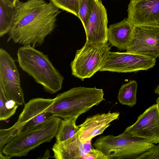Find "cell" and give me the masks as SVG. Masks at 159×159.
Returning <instances> with one entry per match:
<instances>
[{"instance_id":"27","label":"cell","mask_w":159,"mask_h":159,"mask_svg":"<svg viewBox=\"0 0 159 159\" xmlns=\"http://www.w3.org/2000/svg\"><path fill=\"white\" fill-rule=\"evenodd\" d=\"M2 151H0V159H8L11 158L10 157L7 156L6 155H5V156H4L2 154Z\"/></svg>"},{"instance_id":"9","label":"cell","mask_w":159,"mask_h":159,"mask_svg":"<svg viewBox=\"0 0 159 159\" xmlns=\"http://www.w3.org/2000/svg\"><path fill=\"white\" fill-rule=\"evenodd\" d=\"M20 83V74L14 60L6 50L0 48V88L8 99L22 105L25 99Z\"/></svg>"},{"instance_id":"7","label":"cell","mask_w":159,"mask_h":159,"mask_svg":"<svg viewBox=\"0 0 159 159\" xmlns=\"http://www.w3.org/2000/svg\"><path fill=\"white\" fill-rule=\"evenodd\" d=\"M111 46L109 43L99 44L86 42L82 48L76 51L70 63L72 75L82 81L92 77L99 70Z\"/></svg>"},{"instance_id":"29","label":"cell","mask_w":159,"mask_h":159,"mask_svg":"<svg viewBox=\"0 0 159 159\" xmlns=\"http://www.w3.org/2000/svg\"><path fill=\"white\" fill-rule=\"evenodd\" d=\"M156 103L157 104L159 108V97L157 98Z\"/></svg>"},{"instance_id":"25","label":"cell","mask_w":159,"mask_h":159,"mask_svg":"<svg viewBox=\"0 0 159 159\" xmlns=\"http://www.w3.org/2000/svg\"><path fill=\"white\" fill-rule=\"evenodd\" d=\"M7 6L11 7H15L16 2L18 0H0Z\"/></svg>"},{"instance_id":"20","label":"cell","mask_w":159,"mask_h":159,"mask_svg":"<svg viewBox=\"0 0 159 159\" xmlns=\"http://www.w3.org/2000/svg\"><path fill=\"white\" fill-rule=\"evenodd\" d=\"M19 105L12 100L8 99L0 88V120L8 119L16 112Z\"/></svg>"},{"instance_id":"13","label":"cell","mask_w":159,"mask_h":159,"mask_svg":"<svg viewBox=\"0 0 159 159\" xmlns=\"http://www.w3.org/2000/svg\"><path fill=\"white\" fill-rule=\"evenodd\" d=\"M108 20L106 10L101 1L94 0L93 7L88 23L84 28L86 42L105 44L108 42Z\"/></svg>"},{"instance_id":"28","label":"cell","mask_w":159,"mask_h":159,"mask_svg":"<svg viewBox=\"0 0 159 159\" xmlns=\"http://www.w3.org/2000/svg\"><path fill=\"white\" fill-rule=\"evenodd\" d=\"M154 92L155 93L159 95V84L155 89Z\"/></svg>"},{"instance_id":"30","label":"cell","mask_w":159,"mask_h":159,"mask_svg":"<svg viewBox=\"0 0 159 159\" xmlns=\"http://www.w3.org/2000/svg\"><path fill=\"white\" fill-rule=\"evenodd\" d=\"M130 1H133V0H130Z\"/></svg>"},{"instance_id":"4","label":"cell","mask_w":159,"mask_h":159,"mask_svg":"<svg viewBox=\"0 0 159 159\" xmlns=\"http://www.w3.org/2000/svg\"><path fill=\"white\" fill-rule=\"evenodd\" d=\"M62 119L54 116L48 120L22 133L8 142L1 150L10 157L27 156L29 152L55 137Z\"/></svg>"},{"instance_id":"6","label":"cell","mask_w":159,"mask_h":159,"mask_svg":"<svg viewBox=\"0 0 159 159\" xmlns=\"http://www.w3.org/2000/svg\"><path fill=\"white\" fill-rule=\"evenodd\" d=\"M53 100V99L37 98L25 104L16 123L8 129H0V150L18 135L54 116L52 113L46 111Z\"/></svg>"},{"instance_id":"31","label":"cell","mask_w":159,"mask_h":159,"mask_svg":"<svg viewBox=\"0 0 159 159\" xmlns=\"http://www.w3.org/2000/svg\"><path fill=\"white\" fill-rule=\"evenodd\" d=\"M100 0L101 1V0Z\"/></svg>"},{"instance_id":"2","label":"cell","mask_w":159,"mask_h":159,"mask_svg":"<svg viewBox=\"0 0 159 159\" xmlns=\"http://www.w3.org/2000/svg\"><path fill=\"white\" fill-rule=\"evenodd\" d=\"M17 54L19 66L42 85L45 91L52 94L61 89L64 78L48 55L28 46L20 47Z\"/></svg>"},{"instance_id":"3","label":"cell","mask_w":159,"mask_h":159,"mask_svg":"<svg viewBox=\"0 0 159 159\" xmlns=\"http://www.w3.org/2000/svg\"><path fill=\"white\" fill-rule=\"evenodd\" d=\"M102 89L79 87L58 94L46 111L63 119L79 116L105 100Z\"/></svg>"},{"instance_id":"5","label":"cell","mask_w":159,"mask_h":159,"mask_svg":"<svg viewBox=\"0 0 159 159\" xmlns=\"http://www.w3.org/2000/svg\"><path fill=\"white\" fill-rule=\"evenodd\" d=\"M155 145L145 139L135 137L125 132L117 136H101L93 144L108 159H137Z\"/></svg>"},{"instance_id":"8","label":"cell","mask_w":159,"mask_h":159,"mask_svg":"<svg viewBox=\"0 0 159 159\" xmlns=\"http://www.w3.org/2000/svg\"><path fill=\"white\" fill-rule=\"evenodd\" d=\"M156 58L129 52L109 51L99 71L118 73L147 70L155 65Z\"/></svg>"},{"instance_id":"21","label":"cell","mask_w":159,"mask_h":159,"mask_svg":"<svg viewBox=\"0 0 159 159\" xmlns=\"http://www.w3.org/2000/svg\"><path fill=\"white\" fill-rule=\"evenodd\" d=\"M59 9L72 13L79 17V10L81 0H49Z\"/></svg>"},{"instance_id":"17","label":"cell","mask_w":159,"mask_h":159,"mask_svg":"<svg viewBox=\"0 0 159 159\" xmlns=\"http://www.w3.org/2000/svg\"><path fill=\"white\" fill-rule=\"evenodd\" d=\"M137 83L134 80L123 84L119 91L117 98L122 104L132 107L137 102Z\"/></svg>"},{"instance_id":"26","label":"cell","mask_w":159,"mask_h":159,"mask_svg":"<svg viewBox=\"0 0 159 159\" xmlns=\"http://www.w3.org/2000/svg\"><path fill=\"white\" fill-rule=\"evenodd\" d=\"M51 156L50 154L49 150V149H47L43 157H42L41 158L47 159L49 158Z\"/></svg>"},{"instance_id":"1","label":"cell","mask_w":159,"mask_h":159,"mask_svg":"<svg viewBox=\"0 0 159 159\" xmlns=\"http://www.w3.org/2000/svg\"><path fill=\"white\" fill-rule=\"evenodd\" d=\"M13 26L7 42L35 48L43 44L55 28L57 17L61 12L51 2L28 0L16 2Z\"/></svg>"},{"instance_id":"18","label":"cell","mask_w":159,"mask_h":159,"mask_svg":"<svg viewBox=\"0 0 159 159\" xmlns=\"http://www.w3.org/2000/svg\"><path fill=\"white\" fill-rule=\"evenodd\" d=\"M77 117L62 120L55 136L56 142H63L72 137L78 131L80 127L76 125Z\"/></svg>"},{"instance_id":"14","label":"cell","mask_w":159,"mask_h":159,"mask_svg":"<svg viewBox=\"0 0 159 159\" xmlns=\"http://www.w3.org/2000/svg\"><path fill=\"white\" fill-rule=\"evenodd\" d=\"M118 112L98 114L88 117L78 125L80 129L77 132L80 140L82 142L92 140L96 136L102 134L112 121L119 118Z\"/></svg>"},{"instance_id":"24","label":"cell","mask_w":159,"mask_h":159,"mask_svg":"<svg viewBox=\"0 0 159 159\" xmlns=\"http://www.w3.org/2000/svg\"><path fill=\"white\" fill-rule=\"evenodd\" d=\"M83 159H108L107 157L98 149L94 148L83 156Z\"/></svg>"},{"instance_id":"12","label":"cell","mask_w":159,"mask_h":159,"mask_svg":"<svg viewBox=\"0 0 159 159\" xmlns=\"http://www.w3.org/2000/svg\"><path fill=\"white\" fill-rule=\"evenodd\" d=\"M127 12L134 25L159 28V0L131 1Z\"/></svg>"},{"instance_id":"15","label":"cell","mask_w":159,"mask_h":159,"mask_svg":"<svg viewBox=\"0 0 159 159\" xmlns=\"http://www.w3.org/2000/svg\"><path fill=\"white\" fill-rule=\"evenodd\" d=\"M91 140L81 141L77 134L63 142H56L52 150L56 159H79L93 148Z\"/></svg>"},{"instance_id":"11","label":"cell","mask_w":159,"mask_h":159,"mask_svg":"<svg viewBox=\"0 0 159 159\" xmlns=\"http://www.w3.org/2000/svg\"><path fill=\"white\" fill-rule=\"evenodd\" d=\"M126 52L159 58V28L135 25L133 39Z\"/></svg>"},{"instance_id":"19","label":"cell","mask_w":159,"mask_h":159,"mask_svg":"<svg viewBox=\"0 0 159 159\" xmlns=\"http://www.w3.org/2000/svg\"><path fill=\"white\" fill-rule=\"evenodd\" d=\"M15 7H9L0 0V37L8 33L14 21Z\"/></svg>"},{"instance_id":"22","label":"cell","mask_w":159,"mask_h":159,"mask_svg":"<svg viewBox=\"0 0 159 159\" xmlns=\"http://www.w3.org/2000/svg\"><path fill=\"white\" fill-rule=\"evenodd\" d=\"M94 0H81L79 5V18L81 20L84 28L87 25L91 14Z\"/></svg>"},{"instance_id":"23","label":"cell","mask_w":159,"mask_h":159,"mask_svg":"<svg viewBox=\"0 0 159 159\" xmlns=\"http://www.w3.org/2000/svg\"><path fill=\"white\" fill-rule=\"evenodd\" d=\"M137 159H159V144L151 148Z\"/></svg>"},{"instance_id":"10","label":"cell","mask_w":159,"mask_h":159,"mask_svg":"<svg viewBox=\"0 0 159 159\" xmlns=\"http://www.w3.org/2000/svg\"><path fill=\"white\" fill-rule=\"evenodd\" d=\"M124 131L135 137L145 139L150 143H159V108L156 103L139 116L136 121Z\"/></svg>"},{"instance_id":"16","label":"cell","mask_w":159,"mask_h":159,"mask_svg":"<svg viewBox=\"0 0 159 159\" xmlns=\"http://www.w3.org/2000/svg\"><path fill=\"white\" fill-rule=\"evenodd\" d=\"M134 29L135 25L126 18L111 25L108 30V43L119 49L126 50L133 41Z\"/></svg>"}]
</instances>
